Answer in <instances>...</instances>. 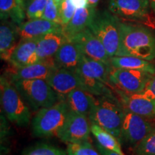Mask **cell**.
<instances>
[{
	"mask_svg": "<svg viewBox=\"0 0 155 155\" xmlns=\"http://www.w3.org/2000/svg\"><path fill=\"white\" fill-rule=\"evenodd\" d=\"M42 18L62 25L60 17L59 7L55 0H48Z\"/></svg>",
	"mask_w": 155,
	"mask_h": 155,
	"instance_id": "32",
	"label": "cell"
},
{
	"mask_svg": "<svg viewBox=\"0 0 155 155\" xmlns=\"http://www.w3.org/2000/svg\"><path fill=\"white\" fill-rule=\"evenodd\" d=\"M68 40L64 32H50L40 37L37 45L39 61L53 59L60 47Z\"/></svg>",
	"mask_w": 155,
	"mask_h": 155,
	"instance_id": "20",
	"label": "cell"
},
{
	"mask_svg": "<svg viewBox=\"0 0 155 155\" xmlns=\"http://www.w3.org/2000/svg\"><path fill=\"white\" fill-rule=\"evenodd\" d=\"M25 11L17 5L16 0H0V16L1 20H11L17 25L23 23Z\"/></svg>",
	"mask_w": 155,
	"mask_h": 155,
	"instance_id": "25",
	"label": "cell"
},
{
	"mask_svg": "<svg viewBox=\"0 0 155 155\" xmlns=\"http://www.w3.org/2000/svg\"><path fill=\"white\" fill-rule=\"evenodd\" d=\"M134 152L135 155H155V128L134 147Z\"/></svg>",
	"mask_w": 155,
	"mask_h": 155,
	"instance_id": "27",
	"label": "cell"
},
{
	"mask_svg": "<svg viewBox=\"0 0 155 155\" xmlns=\"http://www.w3.org/2000/svg\"><path fill=\"white\" fill-rule=\"evenodd\" d=\"M112 70L111 63L93 59L83 54L75 71L84 76L97 79L111 88L109 77Z\"/></svg>",
	"mask_w": 155,
	"mask_h": 155,
	"instance_id": "15",
	"label": "cell"
},
{
	"mask_svg": "<svg viewBox=\"0 0 155 155\" xmlns=\"http://www.w3.org/2000/svg\"><path fill=\"white\" fill-rule=\"evenodd\" d=\"M69 109L78 114L88 116L94 104L95 96L81 88H76L65 96Z\"/></svg>",
	"mask_w": 155,
	"mask_h": 155,
	"instance_id": "22",
	"label": "cell"
},
{
	"mask_svg": "<svg viewBox=\"0 0 155 155\" xmlns=\"http://www.w3.org/2000/svg\"><path fill=\"white\" fill-rule=\"evenodd\" d=\"M46 81L61 98H65L70 92L81 88V81L79 75L75 71L68 69H55Z\"/></svg>",
	"mask_w": 155,
	"mask_h": 155,
	"instance_id": "13",
	"label": "cell"
},
{
	"mask_svg": "<svg viewBox=\"0 0 155 155\" xmlns=\"http://www.w3.org/2000/svg\"><path fill=\"white\" fill-rule=\"evenodd\" d=\"M96 147L97 150H98V151L101 153V155H121L115 152H113V151L108 150L107 149L104 148V147L101 146L98 143H97Z\"/></svg>",
	"mask_w": 155,
	"mask_h": 155,
	"instance_id": "34",
	"label": "cell"
},
{
	"mask_svg": "<svg viewBox=\"0 0 155 155\" xmlns=\"http://www.w3.org/2000/svg\"><path fill=\"white\" fill-rule=\"evenodd\" d=\"M96 9L89 6L76 8L73 18L63 29L64 33L68 39L88 28L91 22Z\"/></svg>",
	"mask_w": 155,
	"mask_h": 155,
	"instance_id": "21",
	"label": "cell"
},
{
	"mask_svg": "<svg viewBox=\"0 0 155 155\" xmlns=\"http://www.w3.org/2000/svg\"><path fill=\"white\" fill-rule=\"evenodd\" d=\"M68 40L76 44L83 54L93 59L107 63H110V57L104 45L95 36L89 28H86L75 35Z\"/></svg>",
	"mask_w": 155,
	"mask_h": 155,
	"instance_id": "12",
	"label": "cell"
},
{
	"mask_svg": "<svg viewBox=\"0 0 155 155\" xmlns=\"http://www.w3.org/2000/svg\"><path fill=\"white\" fill-rule=\"evenodd\" d=\"M110 63L114 68L139 70L152 75L155 73V68L152 63L133 56H113L110 58Z\"/></svg>",
	"mask_w": 155,
	"mask_h": 155,
	"instance_id": "23",
	"label": "cell"
},
{
	"mask_svg": "<svg viewBox=\"0 0 155 155\" xmlns=\"http://www.w3.org/2000/svg\"><path fill=\"white\" fill-rule=\"evenodd\" d=\"M114 88L125 109L147 119H154L155 100L149 98L141 92L132 94L119 88Z\"/></svg>",
	"mask_w": 155,
	"mask_h": 155,
	"instance_id": "11",
	"label": "cell"
},
{
	"mask_svg": "<svg viewBox=\"0 0 155 155\" xmlns=\"http://www.w3.org/2000/svg\"><path fill=\"white\" fill-rule=\"evenodd\" d=\"M150 0H109L108 10L120 19L147 22L150 12Z\"/></svg>",
	"mask_w": 155,
	"mask_h": 155,
	"instance_id": "9",
	"label": "cell"
},
{
	"mask_svg": "<svg viewBox=\"0 0 155 155\" xmlns=\"http://www.w3.org/2000/svg\"><path fill=\"white\" fill-rule=\"evenodd\" d=\"M88 117L70 110L63 127L57 134L60 140L65 143L81 142L88 141L90 137L91 124Z\"/></svg>",
	"mask_w": 155,
	"mask_h": 155,
	"instance_id": "8",
	"label": "cell"
},
{
	"mask_svg": "<svg viewBox=\"0 0 155 155\" xmlns=\"http://www.w3.org/2000/svg\"><path fill=\"white\" fill-rule=\"evenodd\" d=\"M83 53L76 44L68 40L60 47L54 55V63L57 68L75 71L80 63Z\"/></svg>",
	"mask_w": 155,
	"mask_h": 155,
	"instance_id": "19",
	"label": "cell"
},
{
	"mask_svg": "<svg viewBox=\"0 0 155 155\" xmlns=\"http://www.w3.org/2000/svg\"><path fill=\"white\" fill-rule=\"evenodd\" d=\"M76 8L85 7L88 5V0H72Z\"/></svg>",
	"mask_w": 155,
	"mask_h": 155,
	"instance_id": "35",
	"label": "cell"
},
{
	"mask_svg": "<svg viewBox=\"0 0 155 155\" xmlns=\"http://www.w3.org/2000/svg\"><path fill=\"white\" fill-rule=\"evenodd\" d=\"M76 7L73 4L72 0H63V2L59 6L60 17L63 29L68 24L74 15Z\"/></svg>",
	"mask_w": 155,
	"mask_h": 155,
	"instance_id": "31",
	"label": "cell"
},
{
	"mask_svg": "<svg viewBox=\"0 0 155 155\" xmlns=\"http://www.w3.org/2000/svg\"><path fill=\"white\" fill-rule=\"evenodd\" d=\"M98 2H99V0H88V5L95 9L98 6Z\"/></svg>",
	"mask_w": 155,
	"mask_h": 155,
	"instance_id": "36",
	"label": "cell"
},
{
	"mask_svg": "<svg viewBox=\"0 0 155 155\" xmlns=\"http://www.w3.org/2000/svg\"><path fill=\"white\" fill-rule=\"evenodd\" d=\"M124 108L114 93L101 96H95L88 119L121 140L122 122Z\"/></svg>",
	"mask_w": 155,
	"mask_h": 155,
	"instance_id": "2",
	"label": "cell"
},
{
	"mask_svg": "<svg viewBox=\"0 0 155 155\" xmlns=\"http://www.w3.org/2000/svg\"><path fill=\"white\" fill-rule=\"evenodd\" d=\"M38 38L21 39L19 40L8 61L14 68L27 66L39 61L37 55Z\"/></svg>",
	"mask_w": 155,
	"mask_h": 155,
	"instance_id": "16",
	"label": "cell"
},
{
	"mask_svg": "<svg viewBox=\"0 0 155 155\" xmlns=\"http://www.w3.org/2000/svg\"><path fill=\"white\" fill-rule=\"evenodd\" d=\"M57 68L54 60L40 61L32 65L14 68L8 74L12 81L18 80H34V79H46L50 76L54 70Z\"/></svg>",
	"mask_w": 155,
	"mask_h": 155,
	"instance_id": "14",
	"label": "cell"
},
{
	"mask_svg": "<svg viewBox=\"0 0 155 155\" xmlns=\"http://www.w3.org/2000/svg\"><path fill=\"white\" fill-rule=\"evenodd\" d=\"M70 111L65 98L53 106L39 109L32 119V134L36 137L56 135L65 122Z\"/></svg>",
	"mask_w": 155,
	"mask_h": 155,
	"instance_id": "5",
	"label": "cell"
},
{
	"mask_svg": "<svg viewBox=\"0 0 155 155\" xmlns=\"http://www.w3.org/2000/svg\"><path fill=\"white\" fill-rule=\"evenodd\" d=\"M150 3L151 9H152L153 12H154L155 15V0H150Z\"/></svg>",
	"mask_w": 155,
	"mask_h": 155,
	"instance_id": "38",
	"label": "cell"
},
{
	"mask_svg": "<svg viewBox=\"0 0 155 155\" xmlns=\"http://www.w3.org/2000/svg\"><path fill=\"white\" fill-rule=\"evenodd\" d=\"M18 32L21 39H28L40 38L50 32L64 31L62 25L40 18L29 19L18 25Z\"/></svg>",
	"mask_w": 155,
	"mask_h": 155,
	"instance_id": "17",
	"label": "cell"
},
{
	"mask_svg": "<svg viewBox=\"0 0 155 155\" xmlns=\"http://www.w3.org/2000/svg\"><path fill=\"white\" fill-rule=\"evenodd\" d=\"M152 74L139 70L114 68L109 80L111 88H119L128 93H140L144 90Z\"/></svg>",
	"mask_w": 155,
	"mask_h": 155,
	"instance_id": "7",
	"label": "cell"
},
{
	"mask_svg": "<svg viewBox=\"0 0 155 155\" xmlns=\"http://www.w3.org/2000/svg\"><path fill=\"white\" fill-rule=\"evenodd\" d=\"M25 155H68L67 152L59 147L48 144H39L30 147Z\"/></svg>",
	"mask_w": 155,
	"mask_h": 155,
	"instance_id": "30",
	"label": "cell"
},
{
	"mask_svg": "<svg viewBox=\"0 0 155 155\" xmlns=\"http://www.w3.org/2000/svg\"><path fill=\"white\" fill-rule=\"evenodd\" d=\"M120 45L117 56L155 59V35L147 27L120 20Z\"/></svg>",
	"mask_w": 155,
	"mask_h": 155,
	"instance_id": "1",
	"label": "cell"
},
{
	"mask_svg": "<svg viewBox=\"0 0 155 155\" xmlns=\"http://www.w3.org/2000/svg\"><path fill=\"white\" fill-rule=\"evenodd\" d=\"M16 2L18 7L22 10L25 11V0H16Z\"/></svg>",
	"mask_w": 155,
	"mask_h": 155,
	"instance_id": "37",
	"label": "cell"
},
{
	"mask_svg": "<svg viewBox=\"0 0 155 155\" xmlns=\"http://www.w3.org/2000/svg\"><path fill=\"white\" fill-rule=\"evenodd\" d=\"M154 127L147 119L128 111L124 108L122 122L121 139L134 147L148 135Z\"/></svg>",
	"mask_w": 155,
	"mask_h": 155,
	"instance_id": "10",
	"label": "cell"
},
{
	"mask_svg": "<svg viewBox=\"0 0 155 155\" xmlns=\"http://www.w3.org/2000/svg\"><path fill=\"white\" fill-rule=\"evenodd\" d=\"M78 74L81 78V88L88 92L89 94L94 95V96H101L113 93L111 88L101 81L93 78L84 76L79 73Z\"/></svg>",
	"mask_w": 155,
	"mask_h": 155,
	"instance_id": "26",
	"label": "cell"
},
{
	"mask_svg": "<svg viewBox=\"0 0 155 155\" xmlns=\"http://www.w3.org/2000/svg\"><path fill=\"white\" fill-rule=\"evenodd\" d=\"M1 104L7 120L19 126L26 127L31 119L30 108L8 76L0 79Z\"/></svg>",
	"mask_w": 155,
	"mask_h": 155,
	"instance_id": "3",
	"label": "cell"
},
{
	"mask_svg": "<svg viewBox=\"0 0 155 155\" xmlns=\"http://www.w3.org/2000/svg\"><path fill=\"white\" fill-rule=\"evenodd\" d=\"M12 82L28 105L35 111L50 107L61 99L45 79L18 80Z\"/></svg>",
	"mask_w": 155,
	"mask_h": 155,
	"instance_id": "6",
	"label": "cell"
},
{
	"mask_svg": "<svg viewBox=\"0 0 155 155\" xmlns=\"http://www.w3.org/2000/svg\"><path fill=\"white\" fill-rule=\"evenodd\" d=\"M55 2L56 3H57V5H58V7H59V6L61 5V4L63 2V0H55Z\"/></svg>",
	"mask_w": 155,
	"mask_h": 155,
	"instance_id": "39",
	"label": "cell"
},
{
	"mask_svg": "<svg viewBox=\"0 0 155 155\" xmlns=\"http://www.w3.org/2000/svg\"><path fill=\"white\" fill-rule=\"evenodd\" d=\"M141 93L149 98L155 100V76L151 78L147 87Z\"/></svg>",
	"mask_w": 155,
	"mask_h": 155,
	"instance_id": "33",
	"label": "cell"
},
{
	"mask_svg": "<svg viewBox=\"0 0 155 155\" xmlns=\"http://www.w3.org/2000/svg\"><path fill=\"white\" fill-rule=\"evenodd\" d=\"M120 20L110 11L96 10L88 28L104 45L110 57L119 53Z\"/></svg>",
	"mask_w": 155,
	"mask_h": 155,
	"instance_id": "4",
	"label": "cell"
},
{
	"mask_svg": "<svg viewBox=\"0 0 155 155\" xmlns=\"http://www.w3.org/2000/svg\"><path fill=\"white\" fill-rule=\"evenodd\" d=\"M91 124V131L96 138L97 143L108 150L113 151L121 155H124L121 150L120 141L115 136L96 124Z\"/></svg>",
	"mask_w": 155,
	"mask_h": 155,
	"instance_id": "24",
	"label": "cell"
},
{
	"mask_svg": "<svg viewBox=\"0 0 155 155\" xmlns=\"http://www.w3.org/2000/svg\"><path fill=\"white\" fill-rule=\"evenodd\" d=\"M19 37L18 25L11 20H2L0 26V55L9 61L12 54L18 44Z\"/></svg>",
	"mask_w": 155,
	"mask_h": 155,
	"instance_id": "18",
	"label": "cell"
},
{
	"mask_svg": "<svg viewBox=\"0 0 155 155\" xmlns=\"http://www.w3.org/2000/svg\"><path fill=\"white\" fill-rule=\"evenodd\" d=\"M68 155H101L88 141L68 144Z\"/></svg>",
	"mask_w": 155,
	"mask_h": 155,
	"instance_id": "28",
	"label": "cell"
},
{
	"mask_svg": "<svg viewBox=\"0 0 155 155\" xmlns=\"http://www.w3.org/2000/svg\"><path fill=\"white\" fill-rule=\"evenodd\" d=\"M48 2V0H29L25 4V13L28 19L42 18Z\"/></svg>",
	"mask_w": 155,
	"mask_h": 155,
	"instance_id": "29",
	"label": "cell"
}]
</instances>
